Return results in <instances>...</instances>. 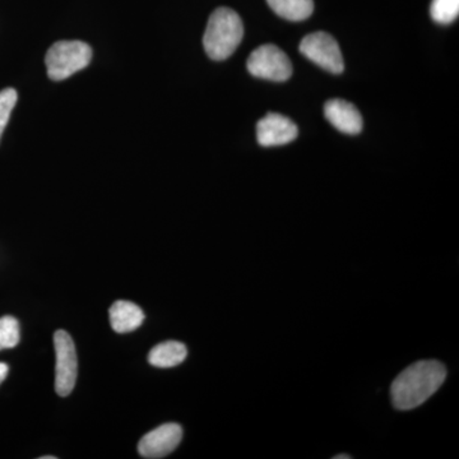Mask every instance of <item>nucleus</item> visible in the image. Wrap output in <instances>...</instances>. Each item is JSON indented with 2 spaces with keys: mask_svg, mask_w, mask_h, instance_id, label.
Masks as SVG:
<instances>
[{
  "mask_svg": "<svg viewBox=\"0 0 459 459\" xmlns=\"http://www.w3.org/2000/svg\"><path fill=\"white\" fill-rule=\"evenodd\" d=\"M446 369L442 362L422 360L410 365L395 377L391 397L397 410L409 411L425 403L443 385Z\"/></svg>",
  "mask_w": 459,
  "mask_h": 459,
  "instance_id": "nucleus-1",
  "label": "nucleus"
},
{
  "mask_svg": "<svg viewBox=\"0 0 459 459\" xmlns=\"http://www.w3.org/2000/svg\"><path fill=\"white\" fill-rule=\"evenodd\" d=\"M244 26L241 18L232 9H216L208 20L204 36V47L207 56L221 62L235 53L243 40Z\"/></svg>",
  "mask_w": 459,
  "mask_h": 459,
  "instance_id": "nucleus-2",
  "label": "nucleus"
},
{
  "mask_svg": "<svg viewBox=\"0 0 459 459\" xmlns=\"http://www.w3.org/2000/svg\"><path fill=\"white\" fill-rule=\"evenodd\" d=\"M92 59V49L82 41H57L45 56L50 80L63 81L82 71Z\"/></svg>",
  "mask_w": 459,
  "mask_h": 459,
  "instance_id": "nucleus-3",
  "label": "nucleus"
},
{
  "mask_svg": "<svg viewBox=\"0 0 459 459\" xmlns=\"http://www.w3.org/2000/svg\"><path fill=\"white\" fill-rule=\"evenodd\" d=\"M247 71L256 78L285 82L292 75L291 60L273 44L256 48L247 59Z\"/></svg>",
  "mask_w": 459,
  "mask_h": 459,
  "instance_id": "nucleus-4",
  "label": "nucleus"
},
{
  "mask_svg": "<svg viewBox=\"0 0 459 459\" xmlns=\"http://www.w3.org/2000/svg\"><path fill=\"white\" fill-rule=\"evenodd\" d=\"M56 349V391L60 397L72 394L77 382L78 360L74 340L68 332L59 329L54 334Z\"/></svg>",
  "mask_w": 459,
  "mask_h": 459,
  "instance_id": "nucleus-5",
  "label": "nucleus"
},
{
  "mask_svg": "<svg viewBox=\"0 0 459 459\" xmlns=\"http://www.w3.org/2000/svg\"><path fill=\"white\" fill-rule=\"evenodd\" d=\"M301 54L325 71L341 74L344 71L342 53L333 36L327 32H314L305 36L301 41Z\"/></svg>",
  "mask_w": 459,
  "mask_h": 459,
  "instance_id": "nucleus-6",
  "label": "nucleus"
},
{
  "mask_svg": "<svg viewBox=\"0 0 459 459\" xmlns=\"http://www.w3.org/2000/svg\"><path fill=\"white\" fill-rule=\"evenodd\" d=\"M183 439V429L179 424H164L144 435L138 444V452L143 458L159 459L170 455Z\"/></svg>",
  "mask_w": 459,
  "mask_h": 459,
  "instance_id": "nucleus-7",
  "label": "nucleus"
},
{
  "mask_svg": "<svg viewBox=\"0 0 459 459\" xmlns=\"http://www.w3.org/2000/svg\"><path fill=\"white\" fill-rule=\"evenodd\" d=\"M299 129L289 117L270 113L256 126V140L263 147L283 146L298 137Z\"/></svg>",
  "mask_w": 459,
  "mask_h": 459,
  "instance_id": "nucleus-8",
  "label": "nucleus"
},
{
  "mask_svg": "<svg viewBox=\"0 0 459 459\" xmlns=\"http://www.w3.org/2000/svg\"><path fill=\"white\" fill-rule=\"evenodd\" d=\"M325 115L329 123L338 131L346 134L356 135L362 131V117L360 111L351 102L334 99L325 105Z\"/></svg>",
  "mask_w": 459,
  "mask_h": 459,
  "instance_id": "nucleus-9",
  "label": "nucleus"
},
{
  "mask_svg": "<svg viewBox=\"0 0 459 459\" xmlns=\"http://www.w3.org/2000/svg\"><path fill=\"white\" fill-rule=\"evenodd\" d=\"M110 325L117 333H129L141 327L144 320L143 310L131 301H115L110 307Z\"/></svg>",
  "mask_w": 459,
  "mask_h": 459,
  "instance_id": "nucleus-10",
  "label": "nucleus"
},
{
  "mask_svg": "<svg viewBox=\"0 0 459 459\" xmlns=\"http://www.w3.org/2000/svg\"><path fill=\"white\" fill-rule=\"evenodd\" d=\"M186 356H188V350H186V344L178 342V341H168V342L157 344L151 350L148 361L152 367L166 369V368L180 365L186 360Z\"/></svg>",
  "mask_w": 459,
  "mask_h": 459,
  "instance_id": "nucleus-11",
  "label": "nucleus"
},
{
  "mask_svg": "<svg viewBox=\"0 0 459 459\" xmlns=\"http://www.w3.org/2000/svg\"><path fill=\"white\" fill-rule=\"evenodd\" d=\"M274 13L292 22H300L312 16L313 0H267Z\"/></svg>",
  "mask_w": 459,
  "mask_h": 459,
  "instance_id": "nucleus-12",
  "label": "nucleus"
},
{
  "mask_svg": "<svg viewBox=\"0 0 459 459\" xmlns=\"http://www.w3.org/2000/svg\"><path fill=\"white\" fill-rule=\"evenodd\" d=\"M431 17L440 25H449L457 20L459 0H433L430 8Z\"/></svg>",
  "mask_w": 459,
  "mask_h": 459,
  "instance_id": "nucleus-13",
  "label": "nucleus"
},
{
  "mask_svg": "<svg viewBox=\"0 0 459 459\" xmlns=\"http://www.w3.org/2000/svg\"><path fill=\"white\" fill-rule=\"evenodd\" d=\"M20 323L13 316L0 318V351L13 349L20 342Z\"/></svg>",
  "mask_w": 459,
  "mask_h": 459,
  "instance_id": "nucleus-14",
  "label": "nucleus"
},
{
  "mask_svg": "<svg viewBox=\"0 0 459 459\" xmlns=\"http://www.w3.org/2000/svg\"><path fill=\"white\" fill-rule=\"evenodd\" d=\"M17 100L16 90L5 89L0 91V140H2L3 133L5 131L12 111L16 107Z\"/></svg>",
  "mask_w": 459,
  "mask_h": 459,
  "instance_id": "nucleus-15",
  "label": "nucleus"
},
{
  "mask_svg": "<svg viewBox=\"0 0 459 459\" xmlns=\"http://www.w3.org/2000/svg\"><path fill=\"white\" fill-rule=\"evenodd\" d=\"M9 373V367L4 362H0V385L4 382Z\"/></svg>",
  "mask_w": 459,
  "mask_h": 459,
  "instance_id": "nucleus-16",
  "label": "nucleus"
},
{
  "mask_svg": "<svg viewBox=\"0 0 459 459\" xmlns=\"http://www.w3.org/2000/svg\"><path fill=\"white\" fill-rule=\"evenodd\" d=\"M350 459L351 458V455H336V457H334V459Z\"/></svg>",
  "mask_w": 459,
  "mask_h": 459,
  "instance_id": "nucleus-17",
  "label": "nucleus"
},
{
  "mask_svg": "<svg viewBox=\"0 0 459 459\" xmlns=\"http://www.w3.org/2000/svg\"><path fill=\"white\" fill-rule=\"evenodd\" d=\"M41 459H56L54 455H50V457H41Z\"/></svg>",
  "mask_w": 459,
  "mask_h": 459,
  "instance_id": "nucleus-18",
  "label": "nucleus"
}]
</instances>
